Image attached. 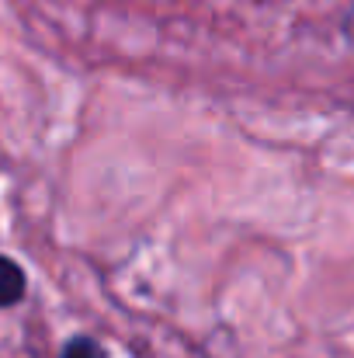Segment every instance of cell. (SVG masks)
<instances>
[{
  "label": "cell",
  "instance_id": "1",
  "mask_svg": "<svg viewBox=\"0 0 354 358\" xmlns=\"http://www.w3.org/2000/svg\"><path fill=\"white\" fill-rule=\"evenodd\" d=\"M24 271L10 257H0V306H14L24 296Z\"/></svg>",
  "mask_w": 354,
  "mask_h": 358
},
{
  "label": "cell",
  "instance_id": "2",
  "mask_svg": "<svg viewBox=\"0 0 354 358\" xmlns=\"http://www.w3.org/2000/svg\"><path fill=\"white\" fill-rule=\"evenodd\" d=\"M63 358H105L101 345L91 341V338H73L66 348H63Z\"/></svg>",
  "mask_w": 354,
  "mask_h": 358
},
{
  "label": "cell",
  "instance_id": "3",
  "mask_svg": "<svg viewBox=\"0 0 354 358\" xmlns=\"http://www.w3.org/2000/svg\"><path fill=\"white\" fill-rule=\"evenodd\" d=\"M344 35H348V42L354 45V7L348 10V17H344Z\"/></svg>",
  "mask_w": 354,
  "mask_h": 358
}]
</instances>
